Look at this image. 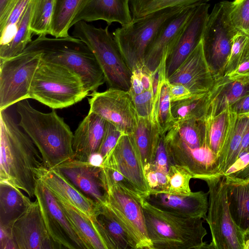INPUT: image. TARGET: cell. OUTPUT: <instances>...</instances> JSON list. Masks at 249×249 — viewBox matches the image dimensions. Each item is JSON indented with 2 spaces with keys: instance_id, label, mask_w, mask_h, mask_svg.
Segmentation results:
<instances>
[{
  "instance_id": "cell-1",
  "label": "cell",
  "mask_w": 249,
  "mask_h": 249,
  "mask_svg": "<svg viewBox=\"0 0 249 249\" xmlns=\"http://www.w3.org/2000/svg\"><path fill=\"white\" fill-rule=\"evenodd\" d=\"M6 109L0 110V181L35 196L36 168L44 166L37 148Z\"/></svg>"
},
{
  "instance_id": "cell-2",
  "label": "cell",
  "mask_w": 249,
  "mask_h": 249,
  "mask_svg": "<svg viewBox=\"0 0 249 249\" xmlns=\"http://www.w3.org/2000/svg\"><path fill=\"white\" fill-rule=\"evenodd\" d=\"M161 130L172 164L186 168L194 178L219 174L218 157L208 145L203 120H173Z\"/></svg>"
},
{
  "instance_id": "cell-3",
  "label": "cell",
  "mask_w": 249,
  "mask_h": 249,
  "mask_svg": "<svg viewBox=\"0 0 249 249\" xmlns=\"http://www.w3.org/2000/svg\"><path fill=\"white\" fill-rule=\"evenodd\" d=\"M16 108L20 118L18 124L37 148L45 167L53 169L74 158L73 133L54 110L42 112L28 99L18 102Z\"/></svg>"
},
{
  "instance_id": "cell-4",
  "label": "cell",
  "mask_w": 249,
  "mask_h": 249,
  "mask_svg": "<svg viewBox=\"0 0 249 249\" xmlns=\"http://www.w3.org/2000/svg\"><path fill=\"white\" fill-rule=\"evenodd\" d=\"M141 204L153 249H210L203 239L207 231L200 218L180 216L162 210L143 196Z\"/></svg>"
},
{
  "instance_id": "cell-5",
  "label": "cell",
  "mask_w": 249,
  "mask_h": 249,
  "mask_svg": "<svg viewBox=\"0 0 249 249\" xmlns=\"http://www.w3.org/2000/svg\"><path fill=\"white\" fill-rule=\"evenodd\" d=\"M25 49L40 52L43 60L63 64L73 70L81 76L89 92L96 91L105 82L93 53L80 39L70 36L50 38L41 35Z\"/></svg>"
},
{
  "instance_id": "cell-6",
  "label": "cell",
  "mask_w": 249,
  "mask_h": 249,
  "mask_svg": "<svg viewBox=\"0 0 249 249\" xmlns=\"http://www.w3.org/2000/svg\"><path fill=\"white\" fill-rule=\"evenodd\" d=\"M89 94L81 76L68 67L41 60L34 76L30 98L53 109L71 107Z\"/></svg>"
},
{
  "instance_id": "cell-7",
  "label": "cell",
  "mask_w": 249,
  "mask_h": 249,
  "mask_svg": "<svg viewBox=\"0 0 249 249\" xmlns=\"http://www.w3.org/2000/svg\"><path fill=\"white\" fill-rule=\"evenodd\" d=\"M109 26L97 28L81 20L73 26L72 36L81 40L92 52L108 88L129 91L132 72L109 31Z\"/></svg>"
},
{
  "instance_id": "cell-8",
  "label": "cell",
  "mask_w": 249,
  "mask_h": 249,
  "mask_svg": "<svg viewBox=\"0 0 249 249\" xmlns=\"http://www.w3.org/2000/svg\"><path fill=\"white\" fill-rule=\"evenodd\" d=\"M207 184L209 205L206 221L212 235L210 249H244L247 236L232 218L225 175L202 178Z\"/></svg>"
},
{
  "instance_id": "cell-9",
  "label": "cell",
  "mask_w": 249,
  "mask_h": 249,
  "mask_svg": "<svg viewBox=\"0 0 249 249\" xmlns=\"http://www.w3.org/2000/svg\"><path fill=\"white\" fill-rule=\"evenodd\" d=\"M185 7L168 8L132 19L129 24L116 28L114 39L124 61L132 71L144 65L147 48L169 19Z\"/></svg>"
},
{
  "instance_id": "cell-10",
  "label": "cell",
  "mask_w": 249,
  "mask_h": 249,
  "mask_svg": "<svg viewBox=\"0 0 249 249\" xmlns=\"http://www.w3.org/2000/svg\"><path fill=\"white\" fill-rule=\"evenodd\" d=\"M41 60L40 52L26 49L0 59V110L30 98L31 83Z\"/></svg>"
},
{
  "instance_id": "cell-11",
  "label": "cell",
  "mask_w": 249,
  "mask_h": 249,
  "mask_svg": "<svg viewBox=\"0 0 249 249\" xmlns=\"http://www.w3.org/2000/svg\"><path fill=\"white\" fill-rule=\"evenodd\" d=\"M237 32L229 18L224 1L216 3L209 14L202 38L215 80L223 76L233 38Z\"/></svg>"
},
{
  "instance_id": "cell-12",
  "label": "cell",
  "mask_w": 249,
  "mask_h": 249,
  "mask_svg": "<svg viewBox=\"0 0 249 249\" xmlns=\"http://www.w3.org/2000/svg\"><path fill=\"white\" fill-rule=\"evenodd\" d=\"M142 196L115 185L108 188L104 204L134 242L137 249H153L147 231Z\"/></svg>"
},
{
  "instance_id": "cell-13",
  "label": "cell",
  "mask_w": 249,
  "mask_h": 249,
  "mask_svg": "<svg viewBox=\"0 0 249 249\" xmlns=\"http://www.w3.org/2000/svg\"><path fill=\"white\" fill-rule=\"evenodd\" d=\"M89 95V111L112 123L124 134L133 133L138 115L128 91L108 88L103 92H92Z\"/></svg>"
},
{
  "instance_id": "cell-14",
  "label": "cell",
  "mask_w": 249,
  "mask_h": 249,
  "mask_svg": "<svg viewBox=\"0 0 249 249\" xmlns=\"http://www.w3.org/2000/svg\"><path fill=\"white\" fill-rule=\"evenodd\" d=\"M35 196L39 203L49 234L60 249H88L55 196L37 179Z\"/></svg>"
},
{
  "instance_id": "cell-15",
  "label": "cell",
  "mask_w": 249,
  "mask_h": 249,
  "mask_svg": "<svg viewBox=\"0 0 249 249\" xmlns=\"http://www.w3.org/2000/svg\"><path fill=\"white\" fill-rule=\"evenodd\" d=\"M17 249H55L60 247L52 239L36 199L11 227Z\"/></svg>"
},
{
  "instance_id": "cell-16",
  "label": "cell",
  "mask_w": 249,
  "mask_h": 249,
  "mask_svg": "<svg viewBox=\"0 0 249 249\" xmlns=\"http://www.w3.org/2000/svg\"><path fill=\"white\" fill-rule=\"evenodd\" d=\"M168 79L170 83L184 85L193 95L205 94L210 91L215 80L205 55L202 39Z\"/></svg>"
},
{
  "instance_id": "cell-17",
  "label": "cell",
  "mask_w": 249,
  "mask_h": 249,
  "mask_svg": "<svg viewBox=\"0 0 249 249\" xmlns=\"http://www.w3.org/2000/svg\"><path fill=\"white\" fill-rule=\"evenodd\" d=\"M122 174L142 196L148 195L143 167L137 153L132 136L123 134L102 163Z\"/></svg>"
},
{
  "instance_id": "cell-18",
  "label": "cell",
  "mask_w": 249,
  "mask_h": 249,
  "mask_svg": "<svg viewBox=\"0 0 249 249\" xmlns=\"http://www.w3.org/2000/svg\"><path fill=\"white\" fill-rule=\"evenodd\" d=\"M55 168L80 192L97 205H102L105 203L107 190L103 179L101 166L72 159Z\"/></svg>"
},
{
  "instance_id": "cell-19",
  "label": "cell",
  "mask_w": 249,
  "mask_h": 249,
  "mask_svg": "<svg viewBox=\"0 0 249 249\" xmlns=\"http://www.w3.org/2000/svg\"><path fill=\"white\" fill-rule=\"evenodd\" d=\"M209 7L207 3H200L196 7L167 57V77L178 68L201 40L209 14Z\"/></svg>"
},
{
  "instance_id": "cell-20",
  "label": "cell",
  "mask_w": 249,
  "mask_h": 249,
  "mask_svg": "<svg viewBox=\"0 0 249 249\" xmlns=\"http://www.w3.org/2000/svg\"><path fill=\"white\" fill-rule=\"evenodd\" d=\"M36 178L53 194L65 200L92 220L100 205L86 196L57 168L44 166L35 170Z\"/></svg>"
},
{
  "instance_id": "cell-21",
  "label": "cell",
  "mask_w": 249,
  "mask_h": 249,
  "mask_svg": "<svg viewBox=\"0 0 249 249\" xmlns=\"http://www.w3.org/2000/svg\"><path fill=\"white\" fill-rule=\"evenodd\" d=\"M197 5L187 7L160 29L145 52L144 65L151 72L159 66L165 54L169 55Z\"/></svg>"
},
{
  "instance_id": "cell-22",
  "label": "cell",
  "mask_w": 249,
  "mask_h": 249,
  "mask_svg": "<svg viewBox=\"0 0 249 249\" xmlns=\"http://www.w3.org/2000/svg\"><path fill=\"white\" fill-rule=\"evenodd\" d=\"M208 196V193L198 191L187 195L149 194L143 197L149 203L162 210L184 217L206 220L209 205Z\"/></svg>"
},
{
  "instance_id": "cell-23",
  "label": "cell",
  "mask_w": 249,
  "mask_h": 249,
  "mask_svg": "<svg viewBox=\"0 0 249 249\" xmlns=\"http://www.w3.org/2000/svg\"><path fill=\"white\" fill-rule=\"evenodd\" d=\"M107 121L89 111L73 134L72 147L74 158L88 161L98 152L105 131Z\"/></svg>"
},
{
  "instance_id": "cell-24",
  "label": "cell",
  "mask_w": 249,
  "mask_h": 249,
  "mask_svg": "<svg viewBox=\"0 0 249 249\" xmlns=\"http://www.w3.org/2000/svg\"><path fill=\"white\" fill-rule=\"evenodd\" d=\"M130 0H89L74 18L72 26L78 21L102 20L108 25L118 22L121 26L132 21Z\"/></svg>"
},
{
  "instance_id": "cell-25",
  "label": "cell",
  "mask_w": 249,
  "mask_h": 249,
  "mask_svg": "<svg viewBox=\"0 0 249 249\" xmlns=\"http://www.w3.org/2000/svg\"><path fill=\"white\" fill-rule=\"evenodd\" d=\"M249 92V77L233 80L222 76L215 80L207 93L204 118L217 115Z\"/></svg>"
},
{
  "instance_id": "cell-26",
  "label": "cell",
  "mask_w": 249,
  "mask_h": 249,
  "mask_svg": "<svg viewBox=\"0 0 249 249\" xmlns=\"http://www.w3.org/2000/svg\"><path fill=\"white\" fill-rule=\"evenodd\" d=\"M92 221L107 249H137L136 244L105 204L100 206Z\"/></svg>"
},
{
  "instance_id": "cell-27",
  "label": "cell",
  "mask_w": 249,
  "mask_h": 249,
  "mask_svg": "<svg viewBox=\"0 0 249 249\" xmlns=\"http://www.w3.org/2000/svg\"><path fill=\"white\" fill-rule=\"evenodd\" d=\"M225 176L232 218L236 225L248 236L249 235V180Z\"/></svg>"
},
{
  "instance_id": "cell-28",
  "label": "cell",
  "mask_w": 249,
  "mask_h": 249,
  "mask_svg": "<svg viewBox=\"0 0 249 249\" xmlns=\"http://www.w3.org/2000/svg\"><path fill=\"white\" fill-rule=\"evenodd\" d=\"M160 130L151 117L138 116L136 127L131 135L143 169L154 160Z\"/></svg>"
},
{
  "instance_id": "cell-29",
  "label": "cell",
  "mask_w": 249,
  "mask_h": 249,
  "mask_svg": "<svg viewBox=\"0 0 249 249\" xmlns=\"http://www.w3.org/2000/svg\"><path fill=\"white\" fill-rule=\"evenodd\" d=\"M20 190L8 182L0 181V226L12 227L31 204Z\"/></svg>"
},
{
  "instance_id": "cell-30",
  "label": "cell",
  "mask_w": 249,
  "mask_h": 249,
  "mask_svg": "<svg viewBox=\"0 0 249 249\" xmlns=\"http://www.w3.org/2000/svg\"><path fill=\"white\" fill-rule=\"evenodd\" d=\"M54 196L88 249H107L91 219L65 200Z\"/></svg>"
},
{
  "instance_id": "cell-31",
  "label": "cell",
  "mask_w": 249,
  "mask_h": 249,
  "mask_svg": "<svg viewBox=\"0 0 249 249\" xmlns=\"http://www.w3.org/2000/svg\"><path fill=\"white\" fill-rule=\"evenodd\" d=\"M237 116L229 107L217 115L203 119L208 145L217 157Z\"/></svg>"
},
{
  "instance_id": "cell-32",
  "label": "cell",
  "mask_w": 249,
  "mask_h": 249,
  "mask_svg": "<svg viewBox=\"0 0 249 249\" xmlns=\"http://www.w3.org/2000/svg\"><path fill=\"white\" fill-rule=\"evenodd\" d=\"M249 121V114L237 115L218 156L219 174L225 175L239 159L242 139Z\"/></svg>"
},
{
  "instance_id": "cell-33",
  "label": "cell",
  "mask_w": 249,
  "mask_h": 249,
  "mask_svg": "<svg viewBox=\"0 0 249 249\" xmlns=\"http://www.w3.org/2000/svg\"><path fill=\"white\" fill-rule=\"evenodd\" d=\"M89 0H55L51 26L54 37L69 36L72 21Z\"/></svg>"
},
{
  "instance_id": "cell-34",
  "label": "cell",
  "mask_w": 249,
  "mask_h": 249,
  "mask_svg": "<svg viewBox=\"0 0 249 249\" xmlns=\"http://www.w3.org/2000/svg\"><path fill=\"white\" fill-rule=\"evenodd\" d=\"M33 9V0H31L22 15L15 36L8 44L0 46V59L19 54L32 41L30 23Z\"/></svg>"
},
{
  "instance_id": "cell-35",
  "label": "cell",
  "mask_w": 249,
  "mask_h": 249,
  "mask_svg": "<svg viewBox=\"0 0 249 249\" xmlns=\"http://www.w3.org/2000/svg\"><path fill=\"white\" fill-rule=\"evenodd\" d=\"M31 0H10L0 12V46L8 44L15 35L22 15Z\"/></svg>"
},
{
  "instance_id": "cell-36",
  "label": "cell",
  "mask_w": 249,
  "mask_h": 249,
  "mask_svg": "<svg viewBox=\"0 0 249 249\" xmlns=\"http://www.w3.org/2000/svg\"><path fill=\"white\" fill-rule=\"evenodd\" d=\"M210 0H130L129 6L132 19L145 17L157 11L168 8L185 7Z\"/></svg>"
},
{
  "instance_id": "cell-37",
  "label": "cell",
  "mask_w": 249,
  "mask_h": 249,
  "mask_svg": "<svg viewBox=\"0 0 249 249\" xmlns=\"http://www.w3.org/2000/svg\"><path fill=\"white\" fill-rule=\"evenodd\" d=\"M207 93L192 95L190 97L177 101L171 102L173 120L186 119L203 120L204 117Z\"/></svg>"
},
{
  "instance_id": "cell-38",
  "label": "cell",
  "mask_w": 249,
  "mask_h": 249,
  "mask_svg": "<svg viewBox=\"0 0 249 249\" xmlns=\"http://www.w3.org/2000/svg\"><path fill=\"white\" fill-rule=\"evenodd\" d=\"M167 58V55H164L159 65L160 83L157 107V122L160 130L166 128L173 120L171 110L169 82L166 71Z\"/></svg>"
},
{
  "instance_id": "cell-39",
  "label": "cell",
  "mask_w": 249,
  "mask_h": 249,
  "mask_svg": "<svg viewBox=\"0 0 249 249\" xmlns=\"http://www.w3.org/2000/svg\"><path fill=\"white\" fill-rule=\"evenodd\" d=\"M55 0H33L30 28L33 34L51 35Z\"/></svg>"
},
{
  "instance_id": "cell-40",
  "label": "cell",
  "mask_w": 249,
  "mask_h": 249,
  "mask_svg": "<svg viewBox=\"0 0 249 249\" xmlns=\"http://www.w3.org/2000/svg\"><path fill=\"white\" fill-rule=\"evenodd\" d=\"M223 1L233 27L249 37V0Z\"/></svg>"
},
{
  "instance_id": "cell-41",
  "label": "cell",
  "mask_w": 249,
  "mask_h": 249,
  "mask_svg": "<svg viewBox=\"0 0 249 249\" xmlns=\"http://www.w3.org/2000/svg\"><path fill=\"white\" fill-rule=\"evenodd\" d=\"M167 176V185L164 193L187 195L192 192L190 181L193 176L186 168L176 164H171Z\"/></svg>"
},
{
  "instance_id": "cell-42",
  "label": "cell",
  "mask_w": 249,
  "mask_h": 249,
  "mask_svg": "<svg viewBox=\"0 0 249 249\" xmlns=\"http://www.w3.org/2000/svg\"><path fill=\"white\" fill-rule=\"evenodd\" d=\"M249 44V37L240 32H237L233 38L230 55L223 76H227L244 58Z\"/></svg>"
},
{
  "instance_id": "cell-43",
  "label": "cell",
  "mask_w": 249,
  "mask_h": 249,
  "mask_svg": "<svg viewBox=\"0 0 249 249\" xmlns=\"http://www.w3.org/2000/svg\"><path fill=\"white\" fill-rule=\"evenodd\" d=\"M123 134L124 133L117 126L107 121L104 137L97 152L103 157L104 160L115 147Z\"/></svg>"
},
{
  "instance_id": "cell-44",
  "label": "cell",
  "mask_w": 249,
  "mask_h": 249,
  "mask_svg": "<svg viewBox=\"0 0 249 249\" xmlns=\"http://www.w3.org/2000/svg\"><path fill=\"white\" fill-rule=\"evenodd\" d=\"M144 172L149 194L165 192L167 185V175L155 170L150 165L144 167Z\"/></svg>"
},
{
  "instance_id": "cell-45",
  "label": "cell",
  "mask_w": 249,
  "mask_h": 249,
  "mask_svg": "<svg viewBox=\"0 0 249 249\" xmlns=\"http://www.w3.org/2000/svg\"><path fill=\"white\" fill-rule=\"evenodd\" d=\"M171 164H172L166 148L164 134L161 130L158 141L155 159L153 162L150 165L155 170L167 175Z\"/></svg>"
},
{
  "instance_id": "cell-46",
  "label": "cell",
  "mask_w": 249,
  "mask_h": 249,
  "mask_svg": "<svg viewBox=\"0 0 249 249\" xmlns=\"http://www.w3.org/2000/svg\"><path fill=\"white\" fill-rule=\"evenodd\" d=\"M132 98L138 115L142 117H150L153 105L152 89L144 90Z\"/></svg>"
},
{
  "instance_id": "cell-47",
  "label": "cell",
  "mask_w": 249,
  "mask_h": 249,
  "mask_svg": "<svg viewBox=\"0 0 249 249\" xmlns=\"http://www.w3.org/2000/svg\"><path fill=\"white\" fill-rule=\"evenodd\" d=\"M226 76L233 80L249 77V45L244 58Z\"/></svg>"
},
{
  "instance_id": "cell-48",
  "label": "cell",
  "mask_w": 249,
  "mask_h": 249,
  "mask_svg": "<svg viewBox=\"0 0 249 249\" xmlns=\"http://www.w3.org/2000/svg\"><path fill=\"white\" fill-rule=\"evenodd\" d=\"M169 86L171 102L182 100L193 95L190 91L182 84L169 83Z\"/></svg>"
},
{
  "instance_id": "cell-49",
  "label": "cell",
  "mask_w": 249,
  "mask_h": 249,
  "mask_svg": "<svg viewBox=\"0 0 249 249\" xmlns=\"http://www.w3.org/2000/svg\"><path fill=\"white\" fill-rule=\"evenodd\" d=\"M0 249H17L13 239L11 227L0 226Z\"/></svg>"
},
{
  "instance_id": "cell-50",
  "label": "cell",
  "mask_w": 249,
  "mask_h": 249,
  "mask_svg": "<svg viewBox=\"0 0 249 249\" xmlns=\"http://www.w3.org/2000/svg\"><path fill=\"white\" fill-rule=\"evenodd\" d=\"M144 90L139 71L137 69L133 70L132 71L130 88L128 91L132 97L142 93Z\"/></svg>"
},
{
  "instance_id": "cell-51",
  "label": "cell",
  "mask_w": 249,
  "mask_h": 249,
  "mask_svg": "<svg viewBox=\"0 0 249 249\" xmlns=\"http://www.w3.org/2000/svg\"><path fill=\"white\" fill-rule=\"evenodd\" d=\"M231 109L237 115L249 114V92L231 106Z\"/></svg>"
},
{
  "instance_id": "cell-52",
  "label": "cell",
  "mask_w": 249,
  "mask_h": 249,
  "mask_svg": "<svg viewBox=\"0 0 249 249\" xmlns=\"http://www.w3.org/2000/svg\"><path fill=\"white\" fill-rule=\"evenodd\" d=\"M249 153V121L244 133L239 151V158L243 155Z\"/></svg>"
},
{
  "instance_id": "cell-53",
  "label": "cell",
  "mask_w": 249,
  "mask_h": 249,
  "mask_svg": "<svg viewBox=\"0 0 249 249\" xmlns=\"http://www.w3.org/2000/svg\"><path fill=\"white\" fill-rule=\"evenodd\" d=\"M225 175H228L240 179L249 180V162L240 170Z\"/></svg>"
},
{
  "instance_id": "cell-54",
  "label": "cell",
  "mask_w": 249,
  "mask_h": 249,
  "mask_svg": "<svg viewBox=\"0 0 249 249\" xmlns=\"http://www.w3.org/2000/svg\"><path fill=\"white\" fill-rule=\"evenodd\" d=\"M104 160L103 157L100 154L96 153L90 157L88 162L94 165L101 166Z\"/></svg>"
},
{
  "instance_id": "cell-55",
  "label": "cell",
  "mask_w": 249,
  "mask_h": 249,
  "mask_svg": "<svg viewBox=\"0 0 249 249\" xmlns=\"http://www.w3.org/2000/svg\"><path fill=\"white\" fill-rule=\"evenodd\" d=\"M10 0H0V12L4 9Z\"/></svg>"
},
{
  "instance_id": "cell-56",
  "label": "cell",
  "mask_w": 249,
  "mask_h": 249,
  "mask_svg": "<svg viewBox=\"0 0 249 249\" xmlns=\"http://www.w3.org/2000/svg\"><path fill=\"white\" fill-rule=\"evenodd\" d=\"M244 249H249V239H247L245 242Z\"/></svg>"
}]
</instances>
